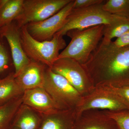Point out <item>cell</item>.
Listing matches in <instances>:
<instances>
[{
  "instance_id": "cell-21",
  "label": "cell",
  "mask_w": 129,
  "mask_h": 129,
  "mask_svg": "<svg viewBox=\"0 0 129 129\" xmlns=\"http://www.w3.org/2000/svg\"><path fill=\"white\" fill-rule=\"evenodd\" d=\"M7 41L0 34V79L8 75V72L10 69L11 54L6 44Z\"/></svg>"
},
{
  "instance_id": "cell-8",
  "label": "cell",
  "mask_w": 129,
  "mask_h": 129,
  "mask_svg": "<svg viewBox=\"0 0 129 129\" xmlns=\"http://www.w3.org/2000/svg\"><path fill=\"white\" fill-rule=\"evenodd\" d=\"M50 68L53 72L65 78L82 96L95 88L82 64L74 59L58 58Z\"/></svg>"
},
{
  "instance_id": "cell-18",
  "label": "cell",
  "mask_w": 129,
  "mask_h": 129,
  "mask_svg": "<svg viewBox=\"0 0 129 129\" xmlns=\"http://www.w3.org/2000/svg\"><path fill=\"white\" fill-rule=\"evenodd\" d=\"M129 30V19L121 17L112 23L104 25L101 42L108 44L114 38H118Z\"/></svg>"
},
{
  "instance_id": "cell-11",
  "label": "cell",
  "mask_w": 129,
  "mask_h": 129,
  "mask_svg": "<svg viewBox=\"0 0 129 129\" xmlns=\"http://www.w3.org/2000/svg\"><path fill=\"white\" fill-rule=\"evenodd\" d=\"M22 99L23 104L41 115H49L61 110L44 88L25 90Z\"/></svg>"
},
{
  "instance_id": "cell-1",
  "label": "cell",
  "mask_w": 129,
  "mask_h": 129,
  "mask_svg": "<svg viewBox=\"0 0 129 129\" xmlns=\"http://www.w3.org/2000/svg\"><path fill=\"white\" fill-rule=\"evenodd\" d=\"M82 65L95 87L129 86V46L117 48L101 41Z\"/></svg>"
},
{
  "instance_id": "cell-10",
  "label": "cell",
  "mask_w": 129,
  "mask_h": 129,
  "mask_svg": "<svg viewBox=\"0 0 129 129\" xmlns=\"http://www.w3.org/2000/svg\"><path fill=\"white\" fill-rule=\"evenodd\" d=\"M0 34L6 39L9 45L15 70L14 76H16L30 60L23 48L20 28L14 21L1 28Z\"/></svg>"
},
{
  "instance_id": "cell-22",
  "label": "cell",
  "mask_w": 129,
  "mask_h": 129,
  "mask_svg": "<svg viewBox=\"0 0 129 129\" xmlns=\"http://www.w3.org/2000/svg\"><path fill=\"white\" fill-rule=\"evenodd\" d=\"M127 110L116 112L105 111L119 129H129V112Z\"/></svg>"
},
{
  "instance_id": "cell-24",
  "label": "cell",
  "mask_w": 129,
  "mask_h": 129,
  "mask_svg": "<svg viewBox=\"0 0 129 129\" xmlns=\"http://www.w3.org/2000/svg\"><path fill=\"white\" fill-rule=\"evenodd\" d=\"M103 0H74L73 10L85 8L97 4L103 3Z\"/></svg>"
},
{
  "instance_id": "cell-19",
  "label": "cell",
  "mask_w": 129,
  "mask_h": 129,
  "mask_svg": "<svg viewBox=\"0 0 129 129\" xmlns=\"http://www.w3.org/2000/svg\"><path fill=\"white\" fill-rule=\"evenodd\" d=\"M23 104L22 95L0 106V129H7Z\"/></svg>"
},
{
  "instance_id": "cell-13",
  "label": "cell",
  "mask_w": 129,
  "mask_h": 129,
  "mask_svg": "<svg viewBox=\"0 0 129 129\" xmlns=\"http://www.w3.org/2000/svg\"><path fill=\"white\" fill-rule=\"evenodd\" d=\"M114 121L104 111L91 110L76 118L75 126L78 129H115Z\"/></svg>"
},
{
  "instance_id": "cell-12",
  "label": "cell",
  "mask_w": 129,
  "mask_h": 129,
  "mask_svg": "<svg viewBox=\"0 0 129 129\" xmlns=\"http://www.w3.org/2000/svg\"><path fill=\"white\" fill-rule=\"evenodd\" d=\"M47 67L41 63L30 60L20 73L14 76L15 80L24 91L43 88Z\"/></svg>"
},
{
  "instance_id": "cell-15",
  "label": "cell",
  "mask_w": 129,
  "mask_h": 129,
  "mask_svg": "<svg viewBox=\"0 0 129 129\" xmlns=\"http://www.w3.org/2000/svg\"><path fill=\"white\" fill-rule=\"evenodd\" d=\"M42 118L40 114L22 104L16 113L13 126L18 129H37Z\"/></svg>"
},
{
  "instance_id": "cell-6",
  "label": "cell",
  "mask_w": 129,
  "mask_h": 129,
  "mask_svg": "<svg viewBox=\"0 0 129 129\" xmlns=\"http://www.w3.org/2000/svg\"><path fill=\"white\" fill-rule=\"evenodd\" d=\"M91 110L116 112L128 110L127 104L106 86H95L92 91L82 96L74 109L76 118L82 113Z\"/></svg>"
},
{
  "instance_id": "cell-3",
  "label": "cell",
  "mask_w": 129,
  "mask_h": 129,
  "mask_svg": "<svg viewBox=\"0 0 129 129\" xmlns=\"http://www.w3.org/2000/svg\"><path fill=\"white\" fill-rule=\"evenodd\" d=\"M21 43L26 55L30 60L51 68L58 59L59 51L67 46L63 36L56 34L50 41H40L31 36L26 26L20 28Z\"/></svg>"
},
{
  "instance_id": "cell-16",
  "label": "cell",
  "mask_w": 129,
  "mask_h": 129,
  "mask_svg": "<svg viewBox=\"0 0 129 129\" xmlns=\"http://www.w3.org/2000/svg\"><path fill=\"white\" fill-rule=\"evenodd\" d=\"M24 91L16 82L14 73L0 79V106L21 96Z\"/></svg>"
},
{
  "instance_id": "cell-23",
  "label": "cell",
  "mask_w": 129,
  "mask_h": 129,
  "mask_svg": "<svg viewBox=\"0 0 129 129\" xmlns=\"http://www.w3.org/2000/svg\"><path fill=\"white\" fill-rule=\"evenodd\" d=\"M106 86L119 97L127 104L129 108V86L115 87L112 86Z\"/></svg>"
},
{
  "instance_id": "cell-5",
  "label": "cell",
  "mask_w": 129,
  "mask_h": 129,
  "mask_svg": "<svg viewBox=\"0 0 129 129\" xmlns=\"http://www.w3.org/2000/svg\"><path fill=\"white\" fill-rule=\"evenodd\" d=\"M43 88L61 110L74 109L82 97L65 78L48 67Z\"/></svg>"
},
{
  "instance_id": "cell-2",
  "label": "cell",
  "mask_w": 129,
  "mask_h": 129,
  "mask_svg": "<svg viewBox=\"0 0 129 129\" xmlns=\"http://www.w3.org/2000/svg\"><path fill=\"white\" fill-rule=\"evenodd\" d=\"M104 26L68 31L66 35L71 38V41L60 53L58 58H69L81 64L85 63L102 39Z\"/></svg>"
},
{
  "instance_id": "cell-25",
  "label": "cell",
  "mask_w": 129,
  "mask_h": 129,
  "mask_svg": "<svg viewBox=\"0 0 129 129\" xmlns=\"http://www.w3.org/2000/svg\"><path fill=\"white\" fill-rule=\"evenodd\" d=\"M111 45L117 48L129 46V30L122 36L117 38L115 41L111 42Z\"/></svg>"
},
{
  "instance_id": "cell-4",
  "label": "cell",
  "mask_w": 129,
  "mask_h": 129,
  "mask_svg": "<svg viewBox=\"0 0 129 129\" xmlns=\"http://www.w3.org/2000/svg\"><path fill=\"white\" fill-rule=\"evenodd\" d=\"M104 3L85 8L72 10L64 25L56 34L63 36L68 31L72 29L81 30L98 25H107L122 17L104 11L102 7Z\"/></svg>"
},
{
  "instance_id": "cell-7",
  "label": "cell",
  "mask_w": 129,
  "mask_h": 129,
  "mask_svg": "<svg viewBox=\"0 0 129 129\" xmlns=\"http://www.w3.org/2000/svg\"><path fill=\"white\" fill-rule=\"evenodd\" d=\"M72 0H24L22 12L15 21L19 27L44 21L58 12Z\"/></svg>"
},
{
  "instance_id": "cell-26",
  "label": "cell",
  "mask_w": 129,
  "mask_h": 129,
  "mask_svg": "<svg viewBox=\"0 0 129 129\" xmlns=\"http://www.w3.org/2000/svg\"><path fill=\"white\" fill-rule=\"evenodd\" d=\"M1 0H0V4H1ZM0 29H1V27H0Z\"/></svg>"
},
{
  "instance_id": "cell-20",
  "label": "cell",
  "mask_w": 129,
  "mask_h": 129,
  "mask_svg": "<svg viewBox=\"0 0 129 129\" xmlns=\"http://www.w3.org/2000/svg\"><path fill=\"white\" fill-rule=\"evenodd\" d=\"M103 9L110 14L129 19V0H108L103 5Z\"/></svg>"
},
{
  "instance_id": "cell-14",
  "label": "cell",
  "mask_w": 129,
  "mask_h": 129,
  "mask_svg": "<svg viewBox=\"0 0 129 129\" xmlns=\"http://www.w3.org/2000/svg\"><path fill=\"white\" fill-rule=\"evenodd\" d=\"M39 129H74L76 117L74 109L60 110L47 115H41Z\"/></svg>"
},
{
  "instance_id": "cell-17",
  "label": "cell",
  "mask_w": 129,
  "mask_h": 129,
  "mask_svg": "<svg viewBox=\"0 0 129 129\" xmlns=\"http://www.w3.org/2000/svg\"><path fill=\"white\" fill-rule=\"evenodd\" d=\"M24 0H1L0 4V27L15 21L23 9Z\"/></svg>"
},
{
  "instance_id": "cell-9",
  "label": "cell",
  "mask_w": 129,
  "mask_h": 129,
  "mask_svg": "<svg viewBox=\"0 0 129 129\" xmlns=\"http://www.w3.org/2000/svg\"><path fill=\"white\" fill-rule=\"evenodd\" d=\"M72 0L58 12L44 21L30 23L25 25L29 34L40 41H50L64 25L73 9Z\"/></svg>"
}]
</instances>
